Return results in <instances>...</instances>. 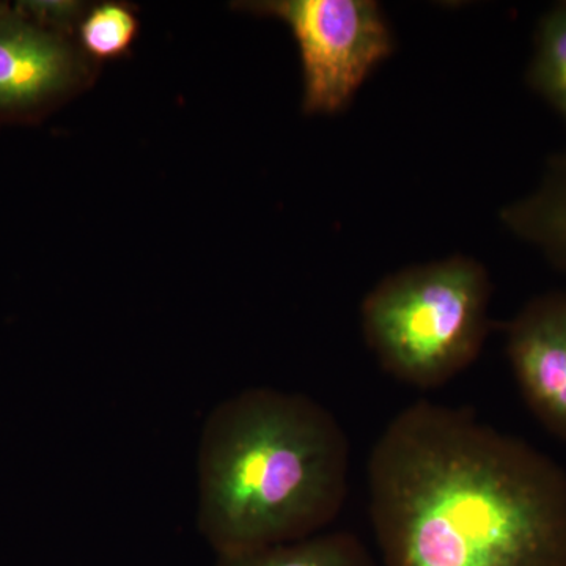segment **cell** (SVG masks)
Here are the masks:
<instances>
[{"label": "cell", "instance_id": "cell-11", "mask_svg": "<svg viewBox=\"0 0 566 566\" xmlns=\"http://www.w3.org/2000/svg\"><path fill=\"white\" fill-rule=\"evenodd\" d=\"M17 9L50 31L76 39V29L88 6L73 0H20Z\"/></svg>", "mask_w": 566, "mask_h": 566}, {"label": "cell", "instance_id": "cell-6", "mask_svg": "<svg viewBox=\"0 0 566 566\" xmlns=\"http://www.w3.org/2000/svg\"><path fill=\"white\" fill-rule=\"evenodd\" d=\"M506 356L536 419L566 441V293L536 296L505 326Z\"/></svg>", "mask_w": 566, "mask_h": 566}, {"label": "cell", "instance_id": "cell-3", "mask_svg": "<svg viewBox=\"0 0 566 566\" xmlns=\"http://www.w3.org/2000/svg\"><path fill=\"white\" fill-rule=\"evenodd\" d=\"M491 282L468 256L387 275L365 296L364 338L398 381L436 389L465 370L490 333Z\"/></svg>", "mask_w": 566, "mask_h": 566}, {"label": "cell", "instance_id": "cell-10", "mask_svg": "<svg viewBox=\"0 0 566 566\" xmlns=\"http://www.w3.org/2000/svg\"><path fill=\"white\" fill-rule=\"evenodd\" d=\"M139 35V20L133 6L102 2L88 7L76 29V43L92 62L125 57Z\"/></svg>", "mask_w": 566, "mask_h": 566}, {"label": "cell", "instance_id": "cell-8", "mask_svg": "<svg viewBox=\"0 0 566 566\" xmlns=\"http://www.w3.org/2000/svg\"><path fill=\"white\" fill-rule=\"evenodd\" d=\"M214 566H376L370 551L352 532H322L237 556L218 557Z\"/></svg>", "mask_w": 566, "mask_h": 566}, {"label": "cell", "instance_id": "cell-2", "mask_svg": "<svg viewBox=\"0 0 566 566\" xmlns=\"http://www.w3.org/2000/svg\"><path fill=\"white\" fill-rule=\"evenodd\" d=\"M348 436L304 394L249 387L205 420L197 527L216 556L322 534L348 495Z\"/></svg>", "mask_w": 566, "mask_h": 566}, {"label": "cell", "instance_id": "cell-1", "mask_svg": "<svg viewBox=\"0 0 566 566\" xmlns=\"http://www.w3.org/2000/svg\"><path fill=\"white\" fill-rule=\"evenodd\" d=\"M368 494L386 566H566V472L469 409L398 412Z\"/></svg>", "mask_w": 566, "mask_h": 566}, {"label": "cell", "instance_id": "cell-7", "mask_svg": "<svg viewBox=\"0 0 566 566\" xmlns=\"http://www.w3.org/2000/svg\"><path fill=\"white\" fill-rule=\"evenodd\" d=\"M510 232L566 274V153L549 159L536 189L502 210Z\"/></svg>", "mask_w": 566, "mask_h": 566}, {"label": "cell", "instance_id": "cell-5", "mask_svg": "<svg viewBox=\"0 0 566 566\" xmlns=\"http://www.w3.org/2000/svg\"><path fill=\"white\" fill-rule=\"evenodd\" d=\"M95 69L76 39L0 2V123L43 117L82 91Z\"/></svg>", "mask_w": 566, "mask_h": 566}, {"label": "cell", "instance_id": "cell-9", "mask_svg": "<svg viewBox=\"0 0 566 566\" xmlns=\"http://www.w3.org/2000/svg\"><path fill=\"white\" fill-rule=\"evenodd\" d=\"M527 81L566 123V0L538 22Z\"/></svg>", "mask_w": 566, "mask_h": 566}, {"label": "cell", "instance_id": "cell-4", "mask_svg": "<svg viewBox=\"0 0 566 566\" xmlns=\"http://www.w3.org/2000/svg\"><path fill=\"white\" fill-rule=\"evenodd\" d=\"M234 7L289 25L303 62L307 114L344 111L394 51L392 32L374 0H259Z\"/></svg>", "mask_w": 566, "mask_h": 566}]
</instances>
